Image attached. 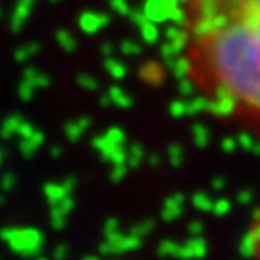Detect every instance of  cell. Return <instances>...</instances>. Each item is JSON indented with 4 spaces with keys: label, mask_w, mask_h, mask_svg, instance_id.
I'll return each mask as SVG.
<instances>
[{
    "label": "cell",
    "mask_w": 260,
    "mask_h": 260,
    "mask_svg": "<svg viewBox=\"0 0 260 260\" xmlns=\"http://www.w3.org/2000/svg\"><path fill=\"white\" fill-rule=\"evenodd\" d=\"M179 47L206 106L260 135V0H181Z\"/></svg>",
    "instance_id": "1"
}]
</instances>
